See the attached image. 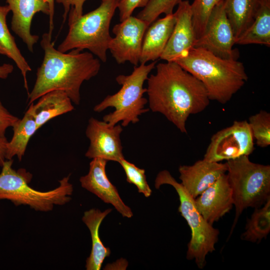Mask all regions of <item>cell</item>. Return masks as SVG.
Here are the masks:
<instances>
[{
	"instance_id": "cell-12",
	"label": "cell",
	"mask_w": 270,
	"mask_h": 270,
	"mask_svg": "<svg viewBox=\"0 0 270 270\" xmlns=\"http://www.w3.org/2000/svg\"><path fill=\"white\" fill-rule=\"evenodd\" d=\"M122 130L120 124L112 126L104 120L90 118L86 130L90 146L85 156L118 162L124 158L120 138Z\"/></svg>"
},
{
	"instance_id": "cell-13",
	"label": "cell",
	"mask_w": 270,
	"mask_h": 270,
	"mask_svg": "<svg viewBox=\"0 0 270 270\" xmlns=\"http://www.w3.org/2000/svg\"><path fill=\"white\" fill-rule=\"evenodd\" d=\"M176 23L166 48L160 58L174 62L194 46L196 37L192 23L191 4L182 0L174 13Z\"/></svg>"
},
{
	"instance_id": "cell-21",
	"label": "cell",
	"mask_w": 270,
	"mask_h": 270,
	"mask_svg": "<svg viewBox=\"0 0 270 270\" xmlns=\"http://www.w3.org/2000/svg\"><path fill=\"white\" fill-rule=\"evenodd\" d=\"M236 44L270 46V0H260L253 22L236 39Z\"/></svg>"
},
{
	"instance_id": "cell-32",
	"label": "cell",
	"mask_w": 270,
	"mask_h": 270,
	"mask_svg": "<svg viewBox=\"0 0 270 270\" xmlns=\"http://www.w3.org/2000/svg\"><path fill=\"white\" fill-rule=\"evenodd\" d=\"M18 119L4 106L0 98V136H5L7 128L12 127Z\"/></svg>"
},
{
	"instance_id": "cell-1",
	"label": "cell",
	"mask_w": 270,
	"mask_h": 270,
	"mask_svg": "<svg viewBox=\"0 0 270 270\" xmlns=\"http://www.w3.org/2000/svg\"><path fill=\"white\" fill-rule=\"evenodd\" d=\"M156 72L147 79L150 109L163 114L182 132L192 114L204 110L210 104L202 84L176 62L158 64Z\"/></svg>"
},
{
	"instance_id": "cell-16",
	"label": "cell",
	"mask_w": 270,
	"mask_h": 270,
	"mask_svg": "<svg viewBox=\"0 0 270 270\" xmlns=\"http://www.w3.org/2000/svg\"><path fill=\"white\" fill-rule=\"evenodd\" d=\"M12 13V30L22 39L28 50L34 51V46L39 36L30 32L34 16L39 12L49 16L50 8L47 0H6Z\"/></svg>"
},
{
	"instance_id": "cell-14",
	"label": "cell",
	"mask_w": 270,
	"mask_h": 270,
	"mask_svg": "<svg viewBox=\"0 0 270 270\" xmlns=\"http://www.w3.org/2000/svg\"><path fill=\"white\" fill-rule=\"evenodd\" d=\"M107 160L92 158L87 174L80 178L82 186L96 195L104 202L112 205L124 217L130 218L132 212L122 201L118 191L108 180L106 172Z\"/></svg>"
},
{
	"instance_id": "cell-9",
	"label": "cell",
	"mask_w": 270,
	"mask_h": 270,
	"mask_svg": "<svg viewBox=\"0 0 270 270\" xmlns=\"http://www.w3.org/2000/svg\"><path fill=\"white\" fill-rule=\"evenodd\" d=\"M254 150V138L248 122L234 121L232 124L214 134L204 158L220 162L248 156Z\"/></svg>"
},
{
	"instance_id": "cell-31",
	"label": "cell",
	"mask_w": 270,
	"mask_h": 270,
	"mask_svg": "<svg viewBox=\"0 0 270 270\" xmlns=\"http://www.w3.org/2000/svg\"><path fill=\"white\" fill-rule=\"evenodd\" d=\"M149 0H120L118 8L119 11L120 20L122 22L132 16L134 10L137 8L144 7Z\"/></svg>"
},
{
	"instance_id": "cell-11",
	"label": "cell",
	"mask_w": 270,
	"mask_h": 270,
	"mask_svg": "<svg viewBox=\"0 0 270 270\" xmlns=\"http://www.w3.org/2000/svg\"><path fill=\"white\" fill-rule=\"evenodd\" d=\"M149 26L132 16L114 26L108 50L118 64L128 62L134 66L140 63L145 32Z\"/></svg>"
},
{
	"instance_id": "cell-28",
	"label": "cell",
	"mask_w": 270,
	"mask_h": 270,
	"mask_svg": "<svg viewBox=\"0 0 270 270\" xmlns=\"http://www.w3.org/2000/svg\"><path fill=\"white\" fill-rule=\"evenodd\" d=\"M222 0H194L191 4L192 23L196 39L202 34L212 9Z\"/></svg>"
},
{
	"instance_id": "cell-19",
	"label": "cell",
	"mask_w": 270,
	"mask_h": 270,
	"mask_svg": "<svg viewBox=\"0 0 270 270\" xmlns=\"http://www.w3.org/2000/svg\"><path fill=\"white\" fill-rule=\"evenodd\" d=\"M72 102L64 92L54 90L40 96L36 104H30L38 130L53 118L73 110Z\"/></svg>"
},
{
	"instance_id": "cell-7",
	"label": "cell",
	"mask_w": 270,
	"mask_h": 270,
	"mask_svg": "<svg viewBox=\"0 0 270 270\" xmlns=\"http://www.w3.org/2000/svg\"><path fill=\"white\" fill-rule=\"evenodd\" d=\"M226 164L236 210L230 237L244 210L259 208L270 198V166L252 162L248 156Z\"/></svg>"
},
{
	"instance_id": "cell-6",
	"label": "cell",
	"mask_w": 270,
	"mask_h": 270,
	"mask_svg": "<svg viewBox=\"0 0 270 270\" xmlns=\"http://www.w3.org/2000/svg\"><path fill=\"white\" fill-rule=\"evenodd\" d=\"M156 63V60L148 64H140L134 66L130 74L117 76L116 80L122 86L120 90L114 94L106 96L94 106V110L100 112L109 107L114 108L112 112L103 117V120L112 126L121 122V126L125 127L130 123L138 122L139 116L149 110L145 108L148 100L144 96L146 92L144 84Z\"/></svg>"
},
{
	"instance_id": "cell-25",
	"label": "cell",
	"mask_w": 270,
	"mask_h": 270,
	"mask_svg": "<svg viewBox=\"0 0 270 270\" xmlns=\"http://www.w3.org/2000/svg\"><path fill=\"white\" fill-rule=\"evenodd\" d=\"M246 230L242 234L244 240L255 242L266 238L270 232V198L262 208H256L247 220Z\"/></svg>"
},
{
	"instance_id": "cell-30",
	"label": "cell",
	"mask_w": 270,
	"mask_h": 270,
	"mask_svg": "<svg viewBox=\"0 0 270 270\" xmlns=\"http://www.w3.org/2000/svg\"><path fill=\"white\" fill-rule=\"evenodd\" d=\"M62 4L64 8L63 15L64 22L69 12L68 23L77 19L83 14V6L86 0H55Z\"/></svg>"
},
{
	"instance_id": "cell-10",
	"label": "cell",
	"mask_w": 270,
	"mask_h": 270,
	"mask_svg": "<svg viewBox=\"0 0 270 270\" xmlns=\"http://www.w3.org/2000/svg\"><path fill=\"white\" fill-rule=\"evenodd\" d=\"M236 38L231 24L226 14L224 0L212 9L204 31L194 46L205 49L225 59H236L233 49Z\"/></svg>"
},
{
	"instance_id": "cell-35",
	"label": "cell",
	"mask_w": 270,
	"mask_h": 270,
	"mask_svg": "<svg viewBox=\"0 0 270 270\" xmlns=\"http://www.w3.org/2000/svg\"><path fill=\"white\" fill-rule=\"evenodd\" d=\"M14 70V66L10 64H4L0 66V78L6 79Z\"/></svg>"
},
{
	"instance_id": "cell-34",
	"label": "cell",
	"mask_w": 270,
	"mask_h": 270,
	"mask_svg": "<svg viewBox=\"0 0 270 270\" xmlns=\"http://www.w3.org/2000/svg\"><path fill=\"white\" fill-rule=\"evenodd\" d=\"M49 4V34L52 36V32L54 28V1L55 0H47Z\"/></svg>"
},
{
	"instance_id": "cell-8",
	"label": "cell",
	"mask_w": 270,
	"mask_h": 270,
	"mask_svg": "<svg viewBox=\"0 0 270 270\" xmlns=\"http://www.w3.org/2000/svg\"><path fill=\"white\" fill-rule=\"evenodd\" d=\"M163 184L170 185L176 190L180 202L178 212L186 220L191 230L186 258L188 260H194L198 268H202L206 264L208 254L215 250L220 232L204 220L196 208L194 198L166 170L159 172L154 181V186L157 189Z\"/></svg>"
},
{
	"instance_id": "cell-2",
	"label": "cell",
	"mask_w": 270,
	"mask_h": 270,
	"mask_svg": "<svg viewBox=\"0 0 270 270\" xmlns=\"http://www.w3.org/2000/svg\"><path fill=\"white\" fill-rule=\"evenodd\" d=\"M48 32L42 36L40 46L44 51L42 62L36 72L34 87L28 94V106L46 93L54 90L64 92L76 105L80 103L82 84L98 73L100 63L90 52L78 50L68 53L56 49Z\"/></svg>"
},
{
	"instance_id": "cell-18",
	"label": "cell",
	"mask_w": 270,
	"mask_h": 270,
	"mask_svg": "<svg viewBox=\"0 0 270 270\" xmlns=\"http://www.w3.org/2000/svg\"><path fill=\"white\" fill-rule=\"evenodd\" d=\"M176 23L173 14L152 22L147 28L142 41L140 64L160 58Z\"/></svg>"
},
{
	"instance_id": "cell-26",
	"label": "cell",
	"mask_w": 270,
	"mask_h": 270,
	"mask_svg": "<svg viewBox=\"0 0 270 270\" xmlns=\"http://www.w3.org/2000/svg\"><path fill=\"white\" fill-rule=\"evenodd\" d=\"M248 123L256 145L260 148L268 146L270 144V114L261 110L251 116Z\"/></svg>"
},
{
	"instance_id": "cell-24",
	"label": "cell",
	"mask_w": 270,
	"mask_h": 270,
	"mask_svg": "<svg viewBox=\"0 0 270 270\" xmlns=\"http://www.w3.org/2000/svg\"><path fill=\"white\" fill-rule=\"evenodd\" d=\"M260 0H224L226 16L236 39L250 26Z\"/></svg>"
},
{
	"instance_id": "cell-3",
	"label": "cell",
	"mask_w": 270,
	"mask_h": 270,
	"mask_svg": "<svg viewBox=\"0 0 270 270\" xmlns=\"http://www.w3.org/2000/svg\"><path fill=\"white\" fill-rule=\"evenodd\" d=\"M174 62L202 84L210 100L222 104L230 101L248 80L242 62L200 48H192Z\"/></svg>"
},
{
	"instance_id": "cell-29",
	"label": "cell",
	"mask_w": 270,
	"mask_h": 270,
	"mask_svg": "<svg viewBox=\"0 0 270 270\" xmlns=\"http://www.w3.org/2000/svg\"><path fill=\"white\" fill-rule=\"evenodd\" d=\"M118 163L124 171L126 181L135 185L140 193H142L146 198L149 197L152 190L146 181L145 170L137 167L124 158L120 160Z\"/></svg>"
},
{
	"instance_id": "cell-15",
	"label": "cell",
	"mask_w": 270,
	"mask_h": 270,
	"mask_svg": "<svg viewBox=\"0 0 270 270\" xmlns=\"http://www.w3.org/2000/svg\"><path fill=\"white\" fill-rule=\"evenodd\" d=\"M196 208L210 224L217 222L232 208V190L226 173L194 198Z\"/></svg>"
},
{
	"instance_id": "cell-27",
	"label": "cell",
	"mask_w": 270,
	"mask_h": 270,
	"mask_svg": "<svg viewBox=\"0 0 270 270\" xmlns=\"http://www.w3.org/2000/svg\"><path fill=\"white\" fill-rule=\"evenodd\" d=\"M183 0H149L136 17L144 21L148 26L162 14H173V10Z\"/></svg>"
},
{
	"instance_id": "cell-23",
	"label": "cell",
	"mask_w": 270,
	"mask_h": 270,
	"mask_svg": "<svg viewBox=\"0 0 270 270\" xmlns=\"http://www.w3.org/2000/svg\"><path fill=\"white\" fill-rule=\"evenodd\" d=\"M10 11L8 5L0 6V54L12 59L20 70L24 86L29 94L26 74L32 68L18 48L14 37L6 24V16Z\"/></svg>"
},
{
	"instance_id": "cell-5",
	"label": "cell",
	"mask_w": 270,
	"mask_h": 270,
	"mask_svg": "<svg viewBox=\"0 0 270 270\" xmlns=\"http://www.w3.org/2000/svg\"><path fill=\"white\" fill-rule=\"evenodd\" d=\"M119 2L101 0L96 8L68 23V34L57 50L62 52L88 50L101 61L106 62L112 38L110 24Z\"/></svg>"
},
{
	"instance_id": "cell-20",
	"label": "cell",
	"mask_w": 270,
	"mask_h": 270,
	"mask_svg": "<svg viewBox=\"0 0 270 270\" xmlns=\"http://www.w3.org/2000/svg\"><path fill=\"white\" fill-rule=\"evenodd\" d=\"M112 210V208L104 212L92 208L84 212L82 220L90 230L92 242L90 254L86 260L87 270H100L104 259L110 254V249L106 247L100 239L99 228L103 220Z\"/></svg>"
},
{
	"instance_id": "cell-33",
	"label": "cell",
	"mask_w": 270,
	"mask_h": 270,
	"mask_svg": "<svg viewBox=\"0 0 270 270\" xmlns=\"http://www.w3.org/2000/svg\"><path fill=\"white\" fill-rule=\"evenodd\" d=\"M8 140L6 136H0V166H2L6 160V146Z\"/></svg>"
},
{
	"instance_id": "cell-4",
	"label": "cell",
	"mask_w": 270,
	"mask_h": 270,
	"mask_svg": "<svg viewBox=\"0 0 270 270\" xmlns=\"http://www.w3.org/2000/svg\"><path fill=\"white\" fill-rule=\"evenodd\" d=\"M12 159L6 160L0 173V200H7L14 205H27L36 211L52 210L54 205H64L71 200L72 185L70 175L59 180L58 187L47 192L37 190L29 186L32 175L24 168H12Z\"/></svg>"
},
{
	"instance_id": "cell-17",
	"label": "cell",
	"mask_w": 270,
	"mask_h": 270,
	"mask_svg": "<svg viewBox=\"0 0 270 270\" xmlns=\"http://www.w3.org/2000/svg\"><path fill=\"white\" fill-rule=\"evenodd\" d=\"M178 171L181 184L195 198L226 173L227 166L226 163L212 162L203 158L192 166H180Z\"/></svg>"
},
{
	"instance_id": "cell-22",
	"label": "cell",
	"mask_w": 270,
	"mask_h": 270,
	"mask_svg": "<svg viewBox=\"0 0 270 270\" xmlns=\"http://www.w3.org/2000/svg\"><path fill=\"white\" fill-rule=\"evenodd\" d=\"M13 135L6 146V160L16 156L19 161L24 156L32 136L38 130L30 108L29 106L23 118L12 126Z\"/></svg>"
}]
</instances>
